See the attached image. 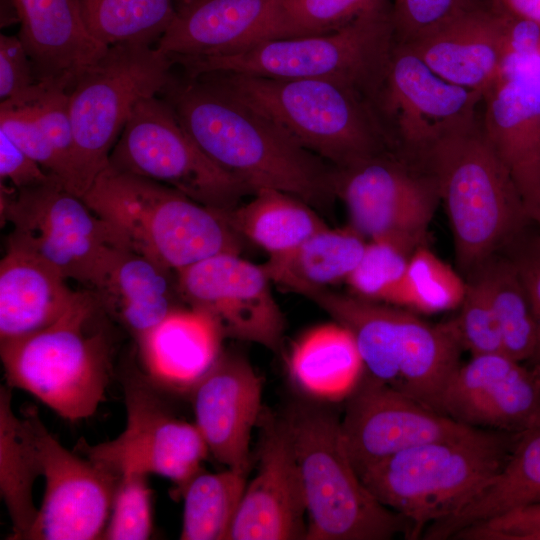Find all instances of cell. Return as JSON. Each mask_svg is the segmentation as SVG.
Masks as SVG:
<instances>
[{"mask_svg": "<svg viewBox=\"0 0 540 540\" xmlns=\"http://www.w3.org/2000/svg\"><path fill=\"white\" fill-rule=\"evenodd\" d=\"M82 198L132 250L174 272L242 251L243 238L220 211L151 179L107 166Z\"/></svg>", "mask_w": 540, "mask_h": 540, "instance_id": "5", "label": "cell"}, {"mask_svg": "<svg viewBox=\"0 0 540 540\" xmlns=\"http://www.w3.org/2000/svg\"><path fill=\"white\" fill-rule=\"evenodd\" d=\"M396 44L392 10L360 17L329 33L277 38L239 53L176 57L188 77L233 73L280 79H329L352 85L373 101Z\"/></svg>", "mask_w": 540, "mask_h": 540, "instance_id": "9", "label": "cell"}, {"mask_svg": "<svg viewBox=\"0 0 540 540\" xmlns=\"http://www.w3.org/2000/svg\"><path fill=\"white\" fill-rule=\"evenodd\" d=\"M454 242L459 271L469 277L524 234L531 221L508 169L488 141L479 116L426 155Z\"/></svg>", "mask_w": 540, "mask_h": 540, "instance_id": "2", "label": "cell"}, {"mask_svg": "<svg viewBox=\"0 0 540 540\" xmlns=\"http://www.w3.org/2000/svg\"><path fill=\"white\" fill-rule=\"evenodd\" d=\"M177 1V0H176Z\"/></svg>", "mask_w": 540, "mask_h": 540, "instance_id": "53", "label": "cell"}, {"mask_svg": "<svg viewBox=\"0 0 540 540\" xmlns=\"http://www.w3.org/2000/svg\"><path fill=\"white\" fill-rule=\"evenodd\" d=\"M335 192L349 227L364 239L425 245L440 202L437 182L418 162L388 151L337 169Z\"/></svg>", "mask_w": 540, "mask_h": 540, "instance_id": "14", "label": "cell"}, {"mask_svg": "<svg viewBox=\"0 0 540 540\" xmlns=\"http://www.w3.org/2000/svg\"><path fill=\"white\" fill-rule=\"evenodd\" d=\"M284 423L297 460L306 504V540L410 539L411 524L364 486L329 410L297 402Z\"/></svg>", "mask_w": 540, "mask_h": 540, "instance_id": "6", "label": "cell"}, {"mask_svg": "<svg viewBox=\"0 0 540 540\" xmlns=\"http://www.w3.org/2000/svg\"><path fill=\"white\" fill-rule=\"evenodd\" d=\"M283 0H177L156 47L171 58L224 56L282 37Z\"/></svg>", "mask_w": 540, "mask_h": 540, "instance_id": "22", "label": "cell"}, {"mask_svg": "<svg viewBox=\"0 0 540 540\" xmlns=\"http://www.w3.org/2000/svg\"><path fill=\"white\" fill-rule=\"evenodd\" d=\"M259 423L258 471L246 485L228 539H305V497L289 432L282 417L269 413Z\"/></svg>", "mask_w": 540, "mask_h": 540, "instance_id": "19", "label": "cell"}, {"mask_svg": "<svg viewBox=\"0 0 540 540\" xmlns=\"http://www.w3.org/2000/svg\"><path fill=\"white\" fill-rule=\"evenodd\" d=\"M531 370H532L533 374L535 375V377L540 382V364L531 366Z\"/></svg>", "mask_w": 540, "mask_h": 540, "instance_id": "52", "label": "cell"}, {"mask_svg": "<svg viewBox=\"0 0 540 540\" xmlns=\"http://www.w3.org/2000/svg\"><path fill=\"white\" fill-rule=\"evenodd\" d=\"M13 1L38 82L69 92L108 49L88 29L81 0Z\"/></svg>", "mask_w": 540, "mask_h": 540, "instance_id": "24", "label": "cell"}, {"mask_svg": "<svg viewBox=\"0 0 540 540\" xmlns=\"http://www.w3.org/2000/svg\"><path fill=\"white\" fill-rule=\"evenodd\" d=\"M262 380L241 354L222 352L191 390L195 425L209 453L248 474L250 440L262 414Z\"/></svg>", "mask_w": 540, "mask_h": 540, "instance_id": "21", "label": "cell"}, {"mask_svg": "<svg viewBox=\"0 0 540 540\" xmlns=\"http://www.w3.org/2000/svg\"><path fill=\"white\" fill-rule=\"evenodd\" d=\"M246 473L226 468L197 474L181 494L184 500L182 540H223L244 494Z\"/></svg>", "mask_w": 540, "mask_h": 540, "instance_id": "35", "label": "cell"}, {"mask_svg": "<svg viewBox=\"0 0 540 540\" xmlns=\"http://www.w3.org/2000/svg\"><path fill=\"white\" fill-rule=\"evenodd\" d=\"M512 14L480 0L419 41L405 45L436 74L484 95L500 80L509 55Z\"/></svg>", "mask_w": 540, "mask_h": 540, "instance_id": "23", "label": "cell"}, {"mask_svg": "<svg viewBox=\"0 0 540 540\" xmlns=\"http://www.w3.org/2000/svg\"><path fill=\"white\" fill-rule=\"evenodd\" d=\"M366 243L349 226L344 229L327 226L293 250L269 257L262 267L271 282L303 296L346 280L359 262Z\"/></svg>", "mask_w": 540, "mask_h": 540, "instance_id": "31", "label": "cell"}, {"mask_svg": "<svg viewBox=\"0 0 540 540\" xmlns=\"http://www.w3.org/2000/svg\"><path fill=\"white\" fill-rule=\"evenodd\" d=\"M507 12L540 25V0H493Z\"/></svg>", "mask_w": 540, "mask_h": 540, "instance_id": "49", "label": "cell"}, {"mask_svg": "<svg viewBox=\"0 0 540 540\" xmlns=\"http://www.w3.org/2000/svg\"><path fill=\"white\" fill-rule=\"evenodd\" d=\"M483 102L484 133L512 176L531 219L540 197V72L501 78Z\"/></svg>", "mask_w": 540, "mask_h": 540, "instance_id": "25", "label": "cell"}, {"mask_svg": "<svg viewBox=\"0 0 540 540\" xmlns=\"http://www.w3.org/2000/svg\"><path fill=\"white\" fill-rule=\"evenodd\" d=\"M0 131L65 186L63 165L47 139L32 104L0 103Z\"/></svg>", "mask_w": 540, "mask_h": 540, "instance_id": "43", "label": "cell"}, {"mask_svg": "<svg viewBox=\"0 0 540 540\" xmlns=\"http://www.w3.org/2000/svg\"><path fill=\"white\" fill-rule=\"evenodd\" d=\"M503 252L518 268L531 299L538 327V343L529 363L537 365L540 364V239L536 236L528 241L523 234Z\"/></svg>", "mask_w": 540, "mask_h": 540, "instance_id": "48", "label": "cell"}, {"mask_svg": "<svg viewBox=\"0 0 540 540\" xmlns=\"http://www.w3.org/2000/svg\"><path fill=\"white\" fill-rule=\"evenodd\" d=\"M84 20L106 46L157 43L172 22L176 0H81Z\"/></svg>", "mask_w": 540, "mask_h": 540, "instance_id": "36", "label": "cell"}, {"mask_svg": "<svg viewBox=\"0 0 540 540\" xmlns=\"http://www.w3.org/2000/svg\"><path fill=\"white\" fill-rule=\"evenodd\" d=\"M221 253L176 272V287L189 307L210 316L224 338L278 351L284 316L262 265Z\"/></svg>", "mask_w": 540, "mask_h": 540, "instance_id": "17", "label": "cell"}, {"mask_svg": "<svg viewBox=\"0 0 540 540\" xmlns=\"http://www.w3.org/2000/svg\"><path fill=\"white\" fill-rule=\"evenodd\" d=\"M346 399L341 431L358 475L406 449L461 438L480 429L424 406L375 379L365 369Z\"/></svg>", "mask_w": 540, "mask_h": 540, "instance_id": "18", "label": "cell"}, {"mask_svg": "<svg viewBox=\"0 0 540 540\" xmlns=\"http://www.w3.org/2000/svg\"><path fill=\"white\" fill-rule=\"evenodd\" d=\"M199 76L271 120L337 169L393 151L372 99L347 83L233 73Z\"/></svg>", "mask_w": 540, "mask_h": 540, "instance_id": "3", "label": "cell"}, {"mask_svg": "<svg viewBox=\"0 0 540 540\" xmlns=\"http://www.w3.org/2000/svg\"><path fill=\"white\" fill-rule=\"evenodd\" d=\"M0 186L2 221L11 225L6 247L39 258L66 280L94 289L115 257L131 249L56 177L23 190Z\"/></svg>", "mask_w": 540, "mask_h": 540, "instance_id": "11", "label": "cell"}, {"mask_svg": "<svg viewBox=\"0 0 540 540\" xmlns=\"http://www.w3.org/2000/svg\"><path fill=\"white\" fill-rule=\"evenodd\" d=\"M465 296L454 319L462 346L471 356L504 353L498 319L482 282L466 278Z\"/></svg>", "mask_w": 540, "mask_h": 540, "instance_id": "41", "label": "cell"}, {"mask_svg": "<svg viewBox=\"0 0 540 540\" xmlns=\"http://www.w3.org/2000/svg\"><path fill=\"white\" fill-rule=\"evenodd\" d=\"M467 280L426 245L412 254L395 306L436 314L458 309Z\"/></svg>", "mask_w": 540, "mask_h": 540, "instance_id": "37", "label": "cell"}, {"mask_svg": "<svg viewBox=\"0 0 540 540\" xmlns=\"http://www.w3.org/2000/svg\"><path fill=\"white\" fill-rule=\"evenodd\" d=\"M162 93L202 151L252 194L273 189L320 210L331 205L336 168L253 108L202 76L172 79Z\"/></svg>", "mask_w": 540, "mask_h": 540, "instance_id": "1", "label": "cell"}, {"mask_svg": "<svg viewBox=\"0 0 540 540\" xmlns=\"http://www.w3.org/2000/svg\"><path fill=\"white\" fill-rule=\"evenodd\" d=\"M303 296L352 334L369 375L442 413L463 350L454 320L432 324L406 308L329 288Z\"/></svg>", "mask_w": 540, "mask_h": 540, "instance_id": "4", "label": "cell"}, {"mask_svg": "<svg viewBox=\"0 0 540 540\" xmlns=\"http://www.w3.org/2000/svg\"><path fill=\"white\" fill-rule=\"evenodd\" d=\"M223 338L207 314L175 308L138 339L148 380L169 390L191 392L222 353Z\"/></svg>", "mask_w": 540, "mask_h": 540, "instance_id": "26", "label": "cell"}, {"mask_svg": "<svg viewBox=\"0 0 540 540\" xmlns=\"http://www.w3.org/2000/svg\"><path fill=\"white\" fill-rule=\"evenodd\" d=\"M171 57L147 43H119L69 91L73 128L70 191L83 196L107 167L110 154L136 105L172 80Z\"/></svg>", "mask_w": 540, "mask_h": 540, "instance_id": "10", "label": "cell"}, {"mask_svg": "<svg viewBox=\"0 0 540 540\" xmlns=\"http://www.w3.org/2000/svg\"><path fill=\"white\" fill-rule=\"evenodd\" d=\"M518 433L477 429L396 453L359 474L385 507L411 524L410 539L456 512L504 464Z\"/></svg>", "mask_w": 540, "mask_h": 540, "instance_id": "7", "label": "cell"}, {"mask_svg": "<svg viewBox=\"0 0 540 540\" xmlns=\"http://www.w3.org/2000/svg\"><path fill=\"white\" fill-rule=\"evenodd\" d=\"M417 248L390 239L369 240L359 262L345 280L352 294L396 305L410 258Z\"/></svg>", "mask_w": 540, "mask_h": 540, "instance_id": "38", "label": "cell"}, {"mask_svg": "<svg viewBox=\"0 0 540 540\" xmlns=\"http://www.w3.org/2000/svg\"><path fill=\"white\" fill-rule=\"evenodd\" d=\"M480 0H392L396 43L411 45Z\"/></svg>", "mask_w": 540, "mask_h": 540, "instance_id": "42", "label": "cell"}, {"mask_svg": "<svg viewBox=\"0 0 540 540\" xmlns=\"http://www.w3.org/2000/svg\"><path fill=\"white\" fill-rule=\"evenodd\" d=\"M483 98V92L449 82L396 43L373 102L392 150L422 165L438 142L479 117Z\"/></svg>", "mask_w": 540, "mask_h": 540, "instance_id": "13", "label": "cell"}, {"mask_svg": "<svg viewBox=\"0 0 540 540\" xmlns=\"http://www.w3.org/2000/svg\"><path fill=\"white\" fill-rule=\"evenodd\" d=\"M107 166L172 187L221 212L252 194L202 151L171 106L157 96L136 105Z\"/></svg>", "mask_w": 540, "mask_h": 540, "instance_id": "12", "label": "cell"}, {"mask_svg": "<svg viewBox=\"0 0 540 540\" xmlns=\"http://www.w3.org/2000/svg\"><path fill=\"white\" fill-rule=\"evenodd\" d=\"M540 502V421L518 433L499 471L450 516L429 525L425 540L453 539L460 531Z\"/></svg>", "mask_w": 540, "mask_h": 540, "instance_id": "28", "label": "cell"}, {"mask_svg": "<svg viewBox=\"0 0 540 540\" xmlns=\"http://www.w3.org/2000/svg\"><path fill=\"white\" fill-rule=\"evenodd\" d=\"M48 86L38 82L30 57L18 36L0 35L1 103L36 102Z\"/></svg>", "mask_w": 540, "mask_h": 540, "instance_id": "44", "label": "cell"}, {"mask_svg": "<svg viewBox=\"0 0 540 540\" xmlns=\"http://www.w3.org/2000/svg\"><path fill=\"white\" fill-rule=\"evenodd\" d=\"M221 213L241 238L269 257L293 250L327 227L309 204L273 189L258 190L250 201Z\"/></svg>", "mask_w": 540, "mask_h": 540, "instance_id": "33", "label": "cell"}, {"mask_svg": "<svg viewBox=\"0 0 540 540\" xmlns=\"http://www.w3.org/2000/svg\"><path fill=\"white\" fill-rule=\"evenodd\" d=\"M531 220L532 222H534L535 224H537L539 230H540V197H539V200L537 202V205L533 211V214H532V217H531ZM539 239H540V233L538 235Z\"/></svg>", "mask_w": 540, "mask_h": 540, "instance_id": "51", "label": "cell"}, {"mask_svg": "<svg viewBox=\"0 0 540 540\" xmlns=\"http://www.w3.org/2000/svg\"><path fill=\"white\" fill-rule=\"evenodd\" d=\"M170 273L146 256L125 249L93 290L101 307L116 315L138 340L177 308Z\"/></svg>", "mask_w": 540, "mask_h": 540, "instance_id": "29", "label": "cell"}, {"mask_svg": "<svg viewBox=\"0 0 540 540\" xmlns=\"http://www.w3.org/2000/svg\"><path fill=\"white\" fill-rule=\"evenodd\" d=\"M471 276L477 277L488 293L500 326L503 352L518 362H530L537 348L538 327L529 293L513 260L505 252L498 253Z\"/></svg>", "mask_w": 540, "mask_h": 540, "instance_id": "34", "label": "cell"}, {"mask_svg": "<svg viewBox=\"0 0 540 540\" xmlns=\"http://www.w3.org/2000/svg\"><path fill=\"white\" fill-rule=\"evenodd\" d=\"M25 415L37 447L44 493L26 540H94L106 527L119 476L66 449L34 409Z\"/></svg>", "mask_w": 540, "mask_h": 540, "instance_id": "16", "label": "cell"}, {"mask_svg": "<svg viewBox=\"0 0 540 540\" xmlns=\"http://www.w3.org/2000/svg\"><path fill=\"white\" fill-rule=\"evenodd\" d=\"M77 294L58 271L39 258L6 247L0 261V342L52 324Z\"/></svg>", "mask_w": 540, "mask_h": 540, "instance_id": "27", "label": "cell"}, {"mask_svg": "<svg viewBox=\"0 0 540 540\" xmlns=\"http://www.w3.org/2000/svg\"><path fill=\"white\" fill-rule=\"evenodd\" d=\"M32 105L47 139L63 165L66 175L65 186L69 189L74 146L69 92L47 87Z\"/></svg>", "mask_w": 540, "mask_h": 540, "instance_id": "45", "label": "cell"}, {"mask_svg": "<svg viewBox=\"0 0 540 540\" xmlns=\"http://www.w3.org/2000/svg\"><path fill=\"white\" fill-rule=\"evenodd\" d=\"M441 409L470 427L521 433L540 421V382L505 353L471 356L451 376Z\"/></svg>", "mask_w": 540, "mask_h": 540, "instance_id": "20", "label": "cell"}, {"mask_svg": "<svg viewBox=\"0 0 540 540\" xmlns=\"http://www.w3.org/2000/svg\"><path fill=\"white\" fill-rule=\"evenodd\" d=\"M19 23L17 10L13 0H1V27Z\"/></svg>", "mask_w": 540, "mask_h": 540, "instance_id": "50", "label": "cell"}, {"mask_svg": "<svg viewBox=\"0 0 540 540\" xmlns=\"http://www.w3.org/2000/svg\"><path fill=\"white\" fill-rule=\"evenodd\" d=\"M41 476L37 447L29 419L12 407L10 386L0 389V493L8 511L10 539H26L38 508L33 500L35 481Z\"/></svg>", "mask_w": 540, "mask_h": 540, "instance_id": "32", "label": "cell"}, {"mask_svg": "<svg viewBox=\"0 0 540 540\" xmlns=\"http://www.w3.org/2000/svg\"><path fill=\"white\" fill-rule=\"evenodd\" d=\"M55 176L47 173L33 158L0 131V179L16 190L32 188Z\"/></svg>", "mask_w": 540, "mask_h": 540, "instance_id": "47", "label": "cell"}, {"mask_svg": "<svg viewBox=\"0 0 540 540\" xmlns=\"http://www.w3.org/2000/svg\"><path fill=\"white\" fill-rule=\"evenodd\" d=\"M453 540H540V502L472 525Z\"/></svg>", "mask_w": 540, "mask_h": 540, "instance_id": "46", "label": "cell"}, {"mask_svg": "<svg viewBox=\"0 0 540 540\" xmlns=\"http://www.w3.org/2000/svg\"><path fill=\"white\" fill-rule=\"evenodd\" d=\"M100 306L95 295L78 292L52 324L0 342L9 386L33 395L66 420L92 416L105 398L111 371L108 338L91 329Z\"/></svg>", "mask_w": 540, "mask_h": 540, "instance_id": "8", "label": "cell"}, {"mask_svg": "<svg viewBox=\"0 0 540 540\" xmlns=\"http://www.w3.org/2000/svg\"><path fill=\"white\" fill-rule=\"evenodd\" d=\"M153 529L152 490L147 475L120 476L101 539L145 540Z\"/></svg>", "mask_w": 540, "mask_h": 540, "instance_id": "40", "label": "cell"}, {"mask_svg": "<svg viewBox=\"0 0 540 540\" xmlns=\"http://www.w3.org/2000/svg\"><path fill=\"white\" fill-rule=\"evenodd\" d=\"M392 10V0H283L282 37L329 33L365 15Z\"/></svg>", "mask_w": 540, "mask_h": 540, "instance_id": "39", "label": "cell"}, {"mask_svg": "<svg viewBox=\"0 0 540 540\" xmlns=\"http://www.w3.org/2000/svg\"><path fill=\"white\" fill-rule=\"evenodd\" d=\"M126 425L114 439L78 450L117 476L155 474L172 481L181 493L201 472L209 454L195 424L174 417L156 393L139 381L125 385Z\"/></svg>", "mask_w": 540, "mask_h": 540, "instance_id": "15", "label": "cell"}, {"mask_svg": "<svg viewBox=\"0 0 540 540\" xmlns=\"http://www.w3.org/2000/svg\"><path fill=\"white\" fill-rule=\"evenodd\" d=\"M289 372L309 396L335 402L351 394L364 364L352 334L334 321L309 330L295 343Z\"/></svg>", "mask_w": 540, "mask_h": 540, "instance_id": "30", "label": "cell"}]
</instances>
